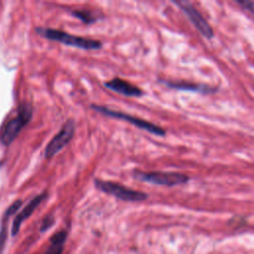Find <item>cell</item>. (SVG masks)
<instances>
[{
	"label": "cell",
	"mask_w": 254,
	"mask_h": 254,
	"mask_svg": "<svg viewBox=\"0 0 254 254\" xmlns=\"http://www.w3.org/2000/svg\"><path fill=\"white\" fill-rule=\"evenodd\" d=\"M33 108L30 103L23 102L19 105L17 114L3 125L0 132V141L3 145H10L18 136L24 126L31 120Z\"/></svg>",
	"instance_id": "cell-2"
},
{
	"label": "cell",
	"mask_w": 254,
	"mask_h": 254,
	"mask_svg": "<svg viewBox=\"0 0 254 254\" xmlns=\"http://www.w3.org/2000/svg\"><path fill=\"white\" fill-rule=\"evenodd\" d=\"M47 193L46 192H43L37 196H35L32 200H30V202L20 211V213L15 217V219L13 220V223H12V229H11V235L12 236H15L18 231L20 230V227H21V224L23 223V221L28 218L33 212L34 210L40 205V203L47 197Z\"/></svg>",
	"instance_id": "cell-8"
},
{
	"label": "cell",
	"mask_w": 254,
	"mask_h": 254,
	"mask_svg": "<svg viewBox=\"0 0 254 254\" xmlns=\"http://www.w3.org/2000/svg\"><path fill=\"white\" fill-rule=\"evenodd\" d=\"M36 32L40 36L47 38L49 40L60 42L64 45L76 47L83 50H98L102 47V43L100 41L79 37V36H74L57 29L38 27L36 28Z\"/></svg>",
	"instance_id": "cell-1"
},
{
	"label": "cell",
	"mask_w": 254,
	"mask_h": 254,
	"mask_svg": "<svg viewBox=\"0 0 254 254\" xmlns=\"http://www.w3.org/2000/svg\"><path fill=\"white\" fill-rule=\"evenodd\" d=\"M66 236H67V234H66L65 230H61V231L57 232L51 238L50 245L45 254H62Z\"/></svg>",
	"instance_id": "cell-11"
},
{
	"label": "cell",
	"mask_w": 254,
	"mask_h": 254,
	"mask_svg": "<svg viewBox=\"0 0 254 254\" xmlns=\"http://www.w3.org/2000/svg\"><path fill=\"white\" fill-rule=\"evenodd\" d=\"M74 121L69 119L67 120L60 130V132L50 141L45 150V157L50 159L58 154L64 147H65L69 141L72 139L74 134Z\"/></svg>",
	"instance_id": "cell-7"
},
{
	"label": "cell",
	"mask_w": 254,
	"mask_h": 254,
	"mask_svg": "<svg viewBox=\"0 0 254 254\" xmlns=\"http://www.w3.org/2000/svg\"><path fill=\"white\" fill-rule=\"evenodd\" d=\"M137 179L159 186H179L189 182L190 177L174 172H137L134 175Z\"/></svg>",
	"instance_id": "cell-5"
},
{
	"label": "cell",
	"mask_w": 254,
	"mask_h": 254,
	"mask_svg": "<svg viewBox=\"0 0 254 254\" xmlns=\"http://www.w3.org/2000/svg\"><path fill=\"white\" fill-rule=\"evenodd\" d=\"M71 14L85 24H91L100 19L98 12H94L92 10H87V9L73 10L71 11Z\"/></svg>",
	"instance_id": "cell-12"
},
{
	"label": "cell",
	"mask_w": 254,
	"mask_h": 254,
	"mask_svg": "<svg viewBox=\"0 0 254 254\" xmlns=\"http://www.w3.org/2000/svg\"><path fill=\"white\" fill-rule=\"evenodd\" d=\"M21 205H22V200H20V199L15 200V201L7 208V210L5 211V214H4V215H7V216L9 217L10 215L14 214V213L20 208Z\"/></svg>",
	"instance_id": "cell-15"
},
{
	"label": "cell",
	"mask_w": 254,
	"mask_h": 254,
	"mask_svg": "<svg viewBox=\"0 0 254 254\" xmlns=\"http://www.w3.org/2000/svg\"><path fill=\"white\" fill-rule=\"evenodd\" d=\"M104 85L115 92H118L120 94L126 95V96H141L143 94V91L136 85L132 84L131 82L119 78L114 77L106 82H104Z\"/></svg>",
	"instance_id": "cell-9"
},
{
	"label": "cell",
	"mask_w": 254,
	"mask_h": 254,
	"mask_svg": "<svg viewBox=\"0 0 254 254\" xmlns=\"http://www.w3.org/2000/svg\"><path fill=\"white\" fill-rule=\"evenodd\" d=\"M94 186L97 190L125 201H142L148 197V194L143 191L129 189L123 185L111 181L96 179L94 181Z\"/></svg>",
	"instance_id": "cell-3"
},
{
	"label": "cell",
	"mask_w": 254,
	"mask_h": 254,
	"mask_svg": "<svg viewBox=\"0 0 254 254\" xmlns=\"http://www.w3.org/2000/svg\"><path fill=\"white\" fill-rule=\"evenodd\" d=\"M53 223H54V217L52 215H49V216L45 217L44 220H43V223H42L41 231H46L48 228H50L52 226Z\"/></svg>",
	"instance_id": "cell-16"
},
{
	"label": "cell",
	"mask_w": 254,
	"mask_h": 254,
	"mask_svg": "<svg viewBox=\"0 0 254 254\" xmlns=\"http://www.w3.org/2000/svg\"><path fill=\"white\" fill-rule=\"evenodd\" d=\"M7 219H8V216L4 215V221H3L4 223L0 230V254H3V250H4L6 238H7V227H6Z\"/></svg>",
	"instance_id": "cell-13"
},
{
	"label": "cell",
	"mask_w": 254,
	"mask_h": 254,
	"mask_svg": "<svg viewBox=\"0 0 254 254\" xmlns=\"http://www.w3.org/2000/svg\"><path fill=\"white\" fill-rule=\"evenodd\" d=\"M91 108H93L95 111L101 113V114H104L106 116H110V117H115V118H118V119H121V120H124V121H127L131 124H133L134 126H136L137 128H140V129H143L145 131H148L154 135H158V136H164L166 134V131L152 123V122H149V121H146V120H143L141 118H138V117H135V116H132L130 114H127V113H124V112H121V111H116V110H112V109H109L105 106H100V105H96V104H92L91 105Z\"/></svg>",
	"instance_id": "cell-4"
},
{
	"label": "cell",
	"mask_w": 254,
	"mask_h": 254,
	"mask_svg": "<svg viewBox=\"0 0 254 254\" xmlns=\"http://www.w3.org/2000/svg\"><path fill=\"white\" fill-rule=\"evenodd\" d=\"M176 5H178L181 10L187 15L189 20L192 23L194 28L205 38L211 39L213 37L212 28L209 26L207 21L201 15V13L190 2L181 0V1H174Z\"/></svg>",
	"instance_id": "cell-6"
},
{
	"label": "cell",
	"mask_w": 254,
	"mask_h": 254,
	"mask_svg": "<svg viewBox=\"0 0 254 254\" xmlns=\"http://www.w3.org/2000/svg\"><path fill=\"white\" fill-rule=\"evenodd\" d=\"M237 4L240 5L242 9H244L246 12H248L250 15L254 17V2L249 0H243V1H237Z\"/></svg>",
	"instance_id": "cell-14"
},
{
	"label": "cell",
	"mask_w": 254,
	"mask_h": 254,
	"mask_svg": "<svg viewBox=\"0 0 254 254\" xmlns=\"http://www.w3.org/2000/svg\"><path fill=\"white\" fill-rule=\"evenodd\" d=\"M165 83L172 88L189 90V91H196L200 93H211L216 90V88H214L213 86H209L207 84L193 83V82H188V81H166Z\"/></svg>",
	"instance_id": "cell-10"
}]
</instances>
